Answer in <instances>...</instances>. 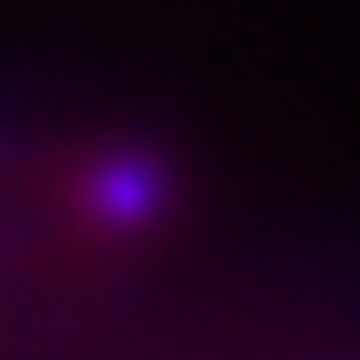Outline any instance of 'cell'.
I'll use <instances>...</instances> for the list:
<instances>
[{
	"label": "cell",
	"mask_w": 360,
	"mask_h": 360,
	"mask_svg": "<svg viewBox=\"0 0 360 360\" xmlns=\"http://www.w3.org/2000/svg\"><path fill=\"white\" fill-rule=\"evenodd\" d=\"M171 202V171L152 152H108L82 171V215L95 228L133 234L146 221H158Z\"/></svg>",
	"instance_id": "obj_1"
}]
</instances>
